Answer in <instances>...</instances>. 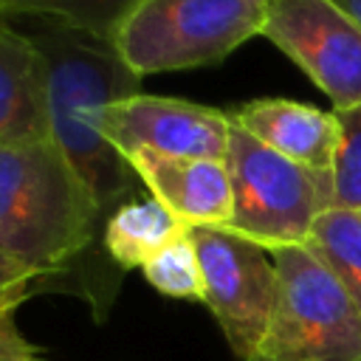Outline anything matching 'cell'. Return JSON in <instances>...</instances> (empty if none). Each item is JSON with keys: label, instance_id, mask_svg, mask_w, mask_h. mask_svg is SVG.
I'll return each mask as SVG.
<instances>
[{"label": "cell", "instance_id": "6da1fadb", "mask_svg": "<svg viewBox=\"0 0 361 361\" xmlns=\"http://www.w3.org/2000/svg\"><path fill=\"white\" fill-rule=\"evenodd\" d=\"M28 37L45 59L51 141L73 166L107 217L138 195V175L130 161L102 135L99 116L118 99L141 93V76L127 68L118 51L85 31L39 20Z\"/></svg>", "mask_w": 361, "mask_h": 361}, {"label": "cell", "instance_id": "7a4b0ae2", "mask_svg": "<svg viewBox=\"0 0 361 361\" xmlns=\"http://www.w3.org/2000/svg\"><path fill=\"white\" fill-rule=\"evenodd\" d=\"M102 231L104 214L51 138L0 147V251L37 282L76 265L121 274L102 251Z\"/></svg>", "mask_w": 361, "mask_h": 361}, {"label": "cell", "instance_id": "3957f363", "mask_svg": "<svg viewBox=\"0 0 361 361\" xmlns=\"http://www.w3.org/2000/svg\"><path fill=\"white\" fill-rule=\"evenodd\" d=\"M271 0H144L118 28L113 48L141 79L223 62L262 37Z\"/></svg>", "mask_w": 361, "mask_h": 361}, {"label": "cell", "instance_id": "277c9868", "mask_svg": "<svg viewBox=\"0 0 361 361\" xmlns=\"http://www.w3.org/2000/svg\"><path fill=\"white\" fill-rule=\"evenodd\" d=\"M234 212L226 231L268 251L305 245L316 217L333 209V175L307 169L231 121L226 152Z\"/></svg>", "mask_w": 361, "mask_h": 361}, {"label": "cell", "instance_id": "5b68a950", "mask_svg": "<svg viewBox=\"0 0 361 361\" xmlns=\"http://www.w3.org/2000/svg\"><path fill=\"white\" fill-rule=\"evenodd\" d=\"M279 290L251 361H361V307L305 245L271 251Z\"/></svg>", "mask_w": 361, "mask_h": 361}, {"label": "cell", "instance_id": "8992f818", "mask_svg": "<svg viewBox=\"0 0 361 361\" xmlns=\"http://www.w3.org/2000/svg\"><path fill=\"white\" fill-rule=\"evenodd\" d=\"M203 274V305L212 310L231 353L251 361L279 290L276 262L268 248L226 228H189Z\"/></svg>", "mask_w": 361, "mask_h": 361}, {"label": "cell", "instance_id": "52a82bcc", "mask_svg": "<svg viewBox=\"0 0 361 361\" xmlns=\"http://www.w3.org/2000/svg\"><path fill=\"white\" fill-rule=\"evenodd\" d=\"M262 37L327 93L333 110L361 104V25L333 0H271Z\"/></svg>", "mask_w": 361, "mask_h": 361}, {"label": "cell", "instance_id": "ba28073f", "mask_svg": "<svg viewBox=\"0 0 361 361\" xmlns=\"http://www.w3.org/2000/svg\"><path fill=\"white\" fill-rule=\"evenodd\" d=\"M99 130L124 158L152 152L164 158L226 161L231 116L186 99L135 93L104 107Z\"/></svg>", "mask_w": 361, "mask_h": 361}, {"label": "cell", "instance_id": "9c48e42d", "mask_svg": "<svg viewBox=\"0 0 361 361\" xmlns=\"http://www.w3.org/2000/svg\"><path fill=\"white\" fill-rule=\"evenodd\" d=\"M127 161L149 195L164 203L186 228L228 226L234 197L226 161L164 158L152 152H133Z\"/></svg>", "mask_w": 361, "mask_h": 361}, {"label": "cell", "instance_id": "30bf717a", "mask_svg": "<svg viewBox=\"0 0 361 361\" xmlns=\"http://www.w3.org/2000/svg\"><path fill=\"white\" fill-rule=\"evenodd\" d=\"M228 116L274 152L316 172L333 169L338 149V121L333 110L327 113L290 99H254L234 107Z\"/></svg>", "mask_w": 361, "mask_h": 361}, {"label": "cell", "instance_id": "8fae6325", "mask_svg": "<svg viewBox=\"0 0 361 361\" xmlns=\"http://www.w3.org/2000/svg\"><path fill=\"white\" fill-rule=\"evenodd\" d=\"M51 138L45 59L0 11V147Z\"/></svg>", "mask_w": 361, "mask_h": 361}, {"label": "cell", "instance_id": "7c38bea8", "mask_svg": "<svg viewBox=\"0 0 361 361\" xmlns=\"http://www.w3.org/2000/svg\"><path fill=\"white\" fill-rule=\"evenodd\" d=\"M189 228L152 195H135L121 203L104 223L102 251L124 274L144 268L161 248L186 234Z\"/></svg>", "mask_w": 361, "mask_h": 361}, {"label": "cell", "instance_id": "4fadbf2b", "mask_svg": "<svg viewBox=\"0 0 361 361\" xmlns=\"http://www.w3.org/2000/svg\"><path fill=\"white\" fill-rule=\"evenodd\" d=\"M305 248L319 257L327 271L361 307V209H327L316 217Z\"/></svg>", "mask_w": 361, "mask_h": 361}, {"label": "cell", "instance_id": "5bb4252c", "mask_svg": "<svg viewBox=\"0 0 361 361\" xmlns=\"http://www.w3.org/2000/svg\"><path fill=\"white\" fill-rule=\"evenodd\" d=\"M141 3L144 0H6L3 14L62 23L113 45L118 28Z\"/></svg>", "mask_w": 361, "mask_h": 361}, {"label": "cell", "instance_id": "9a60e30c", "mask_svg": "<svg viewBox=\"0 0 361 361\" xmlns=\"http://www.w3.org/2000/svg\"><path fill=\"white\" fill-rule=\"evenodd\" d=\"M144 279L164 296L172 299H189V302H203V274H200V259L197 248L192 243V234H180L172 240L166 248H161L144 268Z\"/></svg>", "mask_w": 361, "mask_h": 361}, {"label": "cell", "instance_id": "2e32d148", "mask_svg": "<svg viewBox=\"0 0 361 361\" xmlns=\"http://www.w3.org/2000/svg\"><path fill=\"white\" fill-rule=\"evenodd\" d=\"M338 121V149L333 161V206L361 209V104L333 110Z\"/></svg>", "mask_w": 361, "mask_h": 361}, {"label": "cell", "instance_id": "e0dca14e", "mask_svg": "<svg viewBox=\"0 0 361 361\" xmlns=\"http://www.w3.org/2000/svg\"><path fill=\"white\" fill-rule=\"evenodd\" d=\"M23 302H0V361H42L37 344L25 338L17 324V307Z\"/></svg>", "mask_w": 361, "mask_h": 361}, {"label": "cell", "instance_id": "ac0fdd59", "mask_svg": "<svg viewBox=\"0 0 361 361\" xmlns=\"http://www.w3.org/2000/svg\"><path fill=\"white\" fill-rule=\"evenodd\" d=\"M34 285H37V276L0 251V302H23Z\"/></svg>", "mask_w": 361, "mask_h": 361}, {"label": "cell", "instance_id": "d6986e66", "mask_svg": "<svg viewBox=\"0 0 361 361\" xmlns=\"http://www.w3.org/2000/svg\"><path fill=\"white\" fill-rule=\"evenodd\" d=\"M333 3H336L338 8H344V11L361 25V0H333Z\"/></svg>", "mask_w": 361, "mask_h": 361}, {"label": "cell", "instance_id": "ffe728a7", "mask_svg": "<svg viewBox=\"0 0 361 361\" xmlns=\"http://www.w3.org/2000/svg\"><path fill=\"white\" fill-rule=\"evenodd\" d=\"M3 3H6V0H0V11H3Z\"/></svg>", "mask_w": 361, "mask_h": 361}]
</instances>
